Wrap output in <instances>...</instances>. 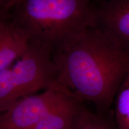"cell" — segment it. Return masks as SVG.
Here are the masks:
<instances>
[{
  "instance_id": "ba28073f",
  "label": "cell",
  "mask_w": 129,
  "mask_h": 129,
  "mask_svg": "<svg viewBox=\"0 0 129 129\" xmlns=\"http://www.w3.org/2000/svg\"><path fill=\"white\" fill-rule=\"evenodd\" d=\"M72 129H117L115 121L109 115L93 112L83 103L75 118Z\"/></svg>"
},
{
  "instance_id": "8fae6325",
  "label": "cell",
  "mask_w": 129,
  "mask_h": 129,
  "mask_svg": "<svg viewBox=\"0 0 129 129\" xmlns=\"http://www.w3.org/2000/svg\"><path fill=\"white\" fill-rule=\"evenodd\" d=\"M89 1H90L91 3L92 2V1H98V2L101 3V2H102V1H104V0H89Z\"/></svg>"
},
{
  "instance_id": "3957f363",
  "label": "cell",
  "mask_w": 129,
  "mask_h": 129,
  "mask_svg": "<svg viewBox=\"0 0 129 129\" xmlns=\"http://www.w3.org/2000/svg\"><path fill=\"white\" fill-rule=\"evenodd\" d=\"M63 86L49 47L29 42L28 48L10 68L0 72V113L22 98L41 90Z\"/></svg>"
},
{
  "instance_id": "5b68a950",
  "label": "cell",
  "mask_w": 129,
  "mask_h": 129,
  "mask_svg": "<svg viewBox=\"0 0 129 129\" xmlns=\"http://www.w3.org/2000/svg\"><path fill=\"white\" fill-rule=\"evenodd\" d=\"M93 26L129 53V0H104L94 6Z\"/></svg>"
},
{
  "instance_id": "52a82bcc",
  "label": "cell",
  "mask_w": 129,
  "mask_h": 129,
  "mask_svg": "<svg viewBox=\"0 0 129 129\" xmlns=\"http://www.w3.org/2000/svg\"><path fill=\"white\" fill-rule=\"evenodd\" d=\"M82 104L67 95L30 129H71Z\"/></svg>"
},
{
  "instance_id": "7c38bea8",
  "label": "cell",
  "mask_w": 129,
  "mask_h": 129,
  "mask_svg": "<svg viewBox=\"0 0 129 129\" xmlns=\"http://www.w3.org/2000/svg\"><path fill=\"white\" fill-rule=\"evenodd\" d=\"M71 129H72V128H71Z\"/></svg>"
},
{
  "instance_id": "7a4b0ae2",
  "label": "cell",
  "mask_w": 129,
  "mask_h": 129,
  "mask_svg": "<svg viewBox=\"0 0 129 129\" xmlns=\"http://www.w3.org/2000/svg\"><path fill=\"white\" fill-rule=\"evenodd\" d=\"M89 0H20L6 19L28 39L51 50L71 35L93 25Z\"/></svg>"
},
{
  "instance_id": "6da1fadb",
  "label": "cell",
  "mask_w": 129,
  "mask_h": 129,
  "mask_svg": "<svg viewBox=\"0 0 129 129\" xmlns=\"http://www.w3.org/2000/svg\"><path fill=\"white\" fill-rule=\"evenodd\" d=\"M58 81L81 102L109 115L129 72V53L101 30L89 26L51 49Z\"/></svg>"
},
{
  "instance_id": "8992f818",
  "label": "cell",
  "mask_w": 129,
  "mask_h": 129,
  "mask_svg": "<svg viewBox=\"0 0 129 129\" xmlns=\"http://www.w3.org/2000/svg\"><path fill=\"white\" fill-rule=\"evenodd\" d=\"M29 41L7 19L0 20V72L23 54Z\"/></svg>"
},
{
  "instance_id": "277c9868",
  "label": "cell",
  "mask_w": 129,
  "mask_h": 129,
  "mask_svg": "<svg viewBox=\"0 0 129 129\" xmlns=\"http://www.w3.org/2000/svg\"><path fill=\"white\" fill-rule=\"evenodd\" d=\"M67 95L72 94L60 86L19 100L0 113V129H30Z\"/></svg>"
},
{
  "instance_id": "9c48e42d",
  "label": "cell",
  "mask_w": 129,
  "mask_h": 129,
  "mask_svg": "<svg viewBox=\"0 0 129 129\" xmlns=\"http://www.w3.org/2000/svg\"><path fill=\"white\" fill-rule=\"evenodd\" d=\"M115 122L117 129H129V72L114 100Z\"/></svg>"
},
{
  "instance_id": "30bf717a",
  "label": "cell",
  "mask_w": 129,
  "mask_h": 129,
  "mask_svg": "<svg viewBox=\"0 0 129 129\" xmlns=\"http://www.w3.org/2000/svg\"><path fill=\"white\" fill-rule=\"evenodd\" d=\"M20 0H0V20L4 19L10 10Z\"/></svg>"
}]
</instances>
